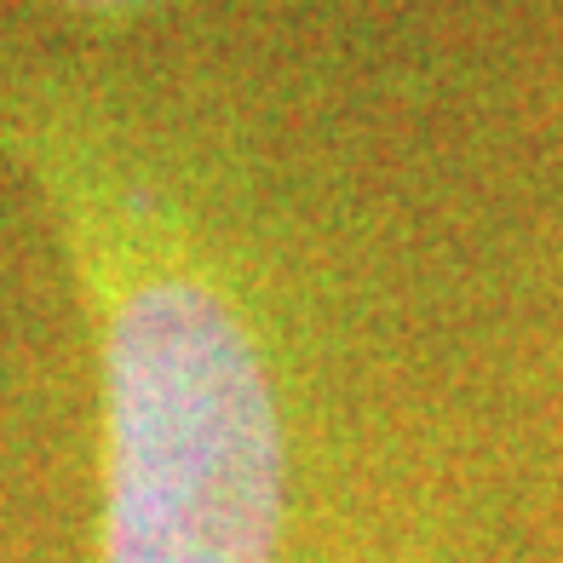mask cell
<instances>
[{"instance_id":"obj_1","label":"cell","mask_w":563,"mask_h":563,"mask_svg":"<svg viewBox=\"0 0 563 563\" xmlns=\"http://www.w3.org/2000/svg\"><path fill=\"white\" fill-rule=\"evenodd\" d=\"M0 156L35 185L87 311L92 563H328L276 271L219 167L87 75L18 64Z\"/></svg>"},{"instance_id":"obj_2","label":"cell","mask_w":563,"mask_h":563,"mask_svg":"<svg viewBox=\"0 0 563 563\" xmlns=\"http://www.w3.org/2000/svg\"><path fill=\"white\" fill-rule=\"evenodd\" d=\"M46 7H58L75 23H92V30H126V23H144V18L167 12L173 0H46Z\"/></svg>"}]
</instances>
